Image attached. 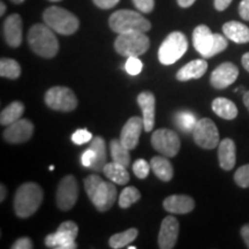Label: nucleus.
<instances>
[{"label": "nucleus", "instance_id": "45", "mask_svg": "<svg viewBox=\"0 0 249 249\" xmlns=\"http://www.w3.org/2000/svg\"><path fill=\"white\" fill-rule=\"evenodd\" d=\"M241 62H242V66H244L245 70L249 73V52H247V53H245L244 55H242Z\"/></svg>", "mask_w": 249, "mask_h": 249}, {"label": "nucleus", "instance_id": "36", "mask_svg": "<svg viewBox=\"0 0 249 249\" xmlns=\"http://www.w3.org/2000/svg\"><path fill=\"white\" fill-rule=\"evenodd\" d=\"M142 68L143 64L138 57H129L124 65V70L129 75H138L142 71Z\"/></svg>", "mask_w": 249, "mask_h": 249}, {"label": "nucleus", "instance_id": "39", "mask_svg": "<svg viewBox=\"0 0 249 249\" xmlns=\"http://www.w3.org/2000/svg\"><path fill=\"white\" fill-rule=\"evenodd\" d=\"M31 248H34V244L29 238H27V236L18 239V240L12 245V249H31Z\"/></svg>", "mask_w": 249, "mask_h": 249}, {"label": "nucleus", "instance_id": "43", "mask_svg": "<svg viewBox=\"0 0 249 249\" xmlns=\"http://www.w3.org/2000/svg\"><path fill=\"white\" fill-rule=\"evenodd\" d=\"M231 2L232 0H214V8H216L217 11L223 12L231 5Z\"/></svg>", "mask_w": 249, "mask_h": 249}, {"label": "nucleus", "instance_id": "5", "mask_svg": "<svg viewBox=\"0 0 249 249\" xmlns=\"http://www.w3.org/2000/svg\"><path fill=\"white\" fill-rule=\"evenodd\" d=\"M110 28L117 34L142 31L147 33L150 30L151 23L142 14L129 9H120L114 12L108 18Z\"/></svg>", "mask_w": 249, "mask_h": 249}, {"label": "nucleus", "instance_id": "1", "mask_svg": "<svg viewBox=\"0 0 249 249\" xmlns=\"http://www.w3.org/2000/svg\"><path fill=\"white\" fill-rule=\"evenodd\" d=\"M85 189L90 201L101 213L110 210L117 198V188L112 182L103 180L97 174H91L85 180Z\"/></svg>", "mask_w": 249, "mask_h": 249}, {"label": "nucleus", "instance_id": "51", "mask_svg": "<svg viewBox=\"0 0 249 249\" xmlns=\"http://www.w3.org/2000/svg\"><path fill=\"white\" fill-rule=\"evenodd\" d=\"M128 249H136V247L135 246H128V247H127Z\"/></svg>", "mask_w": 249, "mask_h": 249}, {"label": "nucleus", "instance_id": "50", "mask_svg": "<svg viewBox=\"0 0 249 249\" xmlns=\"http://www.w3.org/2000/svg\"><path fill=\"white\" fill-rule=\"evenodd\" d=\"M12 2H14V4H21V2H23L24 0H11Z\"/></svg>", "mask_w": 249, "mask_h": 249}, {"label": "nucleus", "instance_id": "25", "mask_svg": "<svg viewBox=\"0 0 249 249\" xmlns=\"http://www.w3.org/2000/svg\"><path fill=\"white\" fill-rule=\"evenodd\" d=\"M126 169L127 167H124V165L112 161V163H107L104 169H103V172L112 182L124 186L127 185L130 179L129 173L127 172Z\"/></svg>", "mask_w": 249, "mask_h": 249}, {"label": "nucleus", "instance_id": "2", "mask_svg": "<svg viewBox=\"0 0 249 249\" xmlns=\"http://www.w3.org/2000/svg\"><path fill=\"white\" fill-rule=\"evenodd\" d=\"M28 43L30 49L42 58H53L58 53V39L48 24L37 23L31 27L28 33Z\"/></svg>", "mask_w": 249, "mask_h": 249}, {"label": "nucleus", "instance_id": "33", "mask_svg": "<svg viewBox=\"0 0 249 249\" xmlns=\"http://www.w3.org/2000/svg\"><path fill=\"white\" fill-rule=\"evenodd\" d=\"M176 121L178 127L182 130V132L189 133L193 132L196 123H197V119H196V117L192 113V112L181 111L177 114Z\"/></svg>", "mask_w": 249, "mask_h": 249}, {"label": "nucleus", "instance_id": "32", "mask_svg": "<svg viewBox=\"0 0 249 249\" xmlns=\"http://www.w3.org/2000/svg\"><path fill=\"white\" fill-rule=\"evenodd\" d=\"M141 198V193L135 187H126L119 196V205L123 209H127Z\"/></svg>", "mask_w": 249, "mask_h": 249}, {"label": "nucleus", "instance_id": "40", "mask_svg": "<svg viewBox=\"0 0 249 249\" xmlns=\"http://www.w3.org/2000/svg\"><path fill=\"white\" fill-rule=\"evenodd\" d=\"M93 160H95V152H93L92 149L88 148L87 150L83 152L82 156H81V163H82L83 166L90 167V165L92 164Z\"/></svg>", "mask_w": 249, "mask_h": 249}, {"label": "nucleus", "instance_id": "37", "mask_svg": "<svg viewBox=\"0 0 249 249\" xmlns=\"http://www.w3.org/2000/svg\"><path fill=\"white\" fill-rule=\"evenodd\" d=\"M92 140V134L87 129H77L75 133L71 135V141L77 145L85 144L87 142H90Z\"/></svg>", "mask_w": 249, "mask_h": 249}, {"label": "nucleus", "instance_id": "27", "mask_svg": "<svg viewBox=\"0 0 249 249\" xmlns=\"http://www.w3.org/2000/svg\"><path fill=\"white\" fill-rule=\"evenodd\" d=\"M151 170L161 181H170L173 178V166L171 161L161 156H155L150 160Z\"/></svg>", "mask_w": 249, "mask_h": 249}, {"label": "nucleus", "instance_id": "26", "mask_svg": "<svg viewBox=\"0 0 249 249\" xmlns=\"http://www.w3.org/2000/svg\"><path fill=\"white\" fill-rule=\"evenodd\" d=\"M213 111L217 114L218 117L223 118L226 120H233L238 116V108L236 105L230 99L224 97H218L213 99L211 104Z\"/></svg>", "mask_w": 249, "mask_h": 249}, {"label": "nucleus", "instance_id": "35", "mask_svg": "<svg viewBox=\"0 0 249 249\" xmlns=\"http://www.w3.org/2000/svg\"><path fill=\"white\" fill-rule=\"evenodd\" d=\"M151 165L148 163L145 160H138L134 161L133 164V171L134 174L138 177L139 179H145L149 176L150 172Z\"/></svg>", "mask_w": 249, "mask_h": 249}, {"label": "nucleus", "instance_id": "44", "mask_svg": "<svg viewBox=\"0 0 249 249\" xmlns=\"http://www.w3.org/2000/svg\"><path fill=\"white\" fill-rule=\"evenodd\" d=\"M241 236H242V240H244L246 247L249 248V224H246L241 227Z\"/></svg>", "mask_w": 249, "mask_h": 249}, {"label": "nucleus", "instance_id": "13", "mask_svg": "<svg viewBox=\"0 0 249 249\" xmlns=\"http://www.w3.org/2000/svg\"><path fill=\"white\" fill-rule=\"evenodd\" d=\"M79 197V187L73 176H66L60 180L57 189V205L62 211L71 210Z\"/></svg>", "mask_w": 249, "mask_h": 249}, {"label": "nucleus", "instance_id": "52", "mask_svg": "<svg viewBox=\"0 0 249 249\" xmlns=\"http://www.w3.org/2000/svg\"><path fill=\"white\" fill-rule=\"evenodd\" d=\"M50 1H60V0H50Z\"/></svg>", "mask_w": 249, "mask_h": 249}, {"label": "nucleus", "instance_id": "38", "mask_svg": "<svg viewBox=\"0 0 249 249\" xmlns=\"http://www.w3.org/2000/svg\"><path fill=\"white\" fill-rule=\"evenodd\" d=\"M133 2L142 13H150L155 7V0H133Z\"/></svg>", "mask_w": 249, "mask_h": 249}, {"label": "nucleus", "instance_id": "48", "mask_svg": "<svg viewBox=\"0 0 249 249\" xmlns=\"http://www.w3.org/2000/svg\"><path fill=\"white\" fill-rule=\"evenodd\" d=\"M244 104L245 107H247V110L249 111V90L244 93Z\"/></svg>", "mask_w": 249, "mask_h": 249}, {"label": "nucleus", "instance_id": "3", "mask_svg": "<svg viewBox=\"0 0 249 249\" xmlns=\"http://www.w3.org/2000/svg\"><path fill=\"white\" fill-rule=\"evenodd\" d=\"M43 195V189L35 182L21 185L14 198V211L17 216L20 218L33 216L42 204Z\"/></svg>", "mask_w": 249, "mask_h": 249}, {"label": "nucleus", "instance_id": "4", "mask_svg": "<svg viewBox=\"0 0 249 249\" xmlns=\"http://www.w3.org/2000/svg\"><path fill=\"white\" fill-rule=\"evenodd\" d=\"M193 45L203 58H213L227 48V39L220 34H213L209 27L201 24L193 31Z\"/></svg>", "mask_w": 249, "mask_h": 249}, {"label": "nucleus", "instance_id": "18", "mask_svg": "<svg viewBox=\"0 0 249 249\" xmlns=\"http://www.w3.org/2000/svg\"><path fill=\"white\" fill-rule=\"evenodd\" d=\"M4 36L11 48H18L22 42V20L18 14H12L4 22Z\"/></svg>", "mask_w": 249, "mask_h": 249}, {"label": "nucleus", "instance_id": "46", "mask_svg": "<svg viewBox=\"0 0 249 249\" xmlns=\"http://www.w3.org/2000/svg\"><path fill=\"white\" fill-rule=\"evenodd\" d=\"M196 0H178V4L180 7L187 8V7H191V6L194 4Z\"/></svg>", "mask_w": 249, "mask_h": 249}, {"label": "nucleus", "instance_id": "15", "mask_svg": "<svg viewBox=\"0 0 249 249\" xmlns=\"http://www.w3.org/2000/svg\"><path fill=\"white\" fill-rule=\"evenodd\" d=\"M34 134V124L28 119H18L8 124L2 133V138L9 143H23L31 139Z\"/></svg>", "mask_w": 249, "mask_h": 249}, {"label": "nucleus", "instance_id": "11", "mask_svg": "<svg viewBox=\"0 0 249 249\" xmlns=\"http://www.w3.org/2000/svg\"><path fill=\"white\" fill-rule=\"evenodd\" d=\"M193 138L198 147L203 149H214L219 144V133L216 124L209 118H202L197 120L194 129Z\"/></svg>", "mask_w": 249, "mask_h": 249}, {"label": "nucleus", "instance_id": "29", "mask_svg": "<svg viewBox=\"0 0 249 249\" xmlns=\"http://www.w3.org/2000/svg\"><path fill=\"white\" fill-rule=\"evenodd\" d=\"M110 150L113 161L118 164L124 165V167H128L130 164V154L129 149L124 147V143L120 141V139H114L110 142Z\"/></svg>", "mask_w": 249, "mask_h": 249}, {"label": "nucleus", "instance_id": "41", "mask_svg": "<svg viewBox=\"0 0 249 249\" xmlns=\"http://www.w3.org/2000/svg\"><path fill=\"white\" fill-rule=\"evenodd\" d=\"M93 4L102 9H110L114 7L120 0H92Z\"/></svg>", "mask_w": 249, "mask_h": 249}, {"label": "nucleus", "instance_id": "17", "mask_svg": "<svg viewBox=\"0 0 249 249\" xmlns=\"http://www.w3.org/2000/svg\"><path fill=\"white\" fill-rule=\"evenodd\" d=\"M179 235V222L176 217H165L161 222L158 246L160 249H172L177 244Z\"/></svg>", "mask_w": 249, "mask_h": 249}, {"label": "nucleus", "instance_id": "9", "mask_svg": "<svg viewBox=\"0 0 249 249\" xmlns=\"http://www.w3.org/2000/svg\"><path fill=\"white\" fill-rule=\"evenodd\" d=\"M79 234V227L71 220L60 224L57 232L46 235L45 246L52 249H75V239Z\"/></svg>", "mask_w": 249, "mask_h": 249}, {"label": "nucleus", "instance_id": "20", "mask_svg": "<svg viewBox=\"0 0 249 249\" xmlns=\"http://www.w3.org/2000/svg\"><path fill=\"white\" fill-rule=\"evenodd\" d=\"M164 209L170 213L185 214L194 210L195 202L191 196L187 195H171L163 202Z\"/></svg>", "mask_w": 249, "mask_h": 249}, {"label": "nucleus", "instance_id": "16", "mask_svg": "<svg viewBox=\"0 0 249 249\" xmlns=\"http://www.w3.org/2000/svg\"><path fill=\"white\" fill-rule=\"evenodd\" d=\"M144 129V121L143 118L133 117L124 124V126L121 129L120 141L124 143V147H127L129 150H133L138 147L140 135L142 130Z\"/></svg>", "mask_w": 249, "mask_h": 249}, {"label": "nucleus", "instance_id": "12", "mask_svg": "<svg viewBox=\"0 0 249 249\" xmlns=\"http://www.w3.org/2000/svg\"><path fill=\"white\" fill-rule=\"evenodd\" d=\"M151 144L155 150L160 152L165 157H174L181 147L178 134L166 128L154 132L151 136Z\"/></svg>", "mask_w": 249, "mask_h": 249}, {"label": "nucleus", "instance_id": "24", "mask_svg": "<svg viewBox=\"0 0 249 249\" xmlns=\"http://www.w3.org/2000/svg\"><path fill=\"white\" fill-rule=\"evenodd\" d=\"M90 149H92L95 152V160H93L92 164L90 165L89 169L92 171H103L104 166L107 165V147H105L104 139L101 136L92 139L89 145Z\"/></svg>", "mask_w": 249, "mask_h": 249}, {"label": "nucleus", "instance_id": "34", "mask_svg": "<svg viewBox=\"0 0 249 249\" xmlns=\"http://www.w3.org/2000/svg\"><path fill=\"white\" fill-rule=\"evenodd\" d=\"M234 181L241 188H249V164L244 165L235 171Z\"/></svg>", "mask_w": 249, "mask_h": 249}, {"label": "nucleus", "instance_id": "21", "mask_svg": "<svg viewBox=\"0 0 249 249\" xmlns=\"http://www.w3.org/2000/svg\"><path fill=\"white\" fill-rule=\"evenodd\" d=\"M218 160L223 170L230 171L234 167L236 161L235 143L231 139H224L218 144Z\"/></svg>", "mask_w": 249, "mask_h": 249}, {"label": "nucleus", "instance_id": "10", "mask_svg": "<svg viewBox=\"0 0 249 249\" xmlns=\"http://www.w3.org/2000/svg\"><path fill=\"white\" fill-rule=\"evenodd\" d=\"M44 102L50 108L61 112H71L77 107V98L73 90L67 87H52L45 92Z\"/></svg>", "mask_w": 249, "mask_h": 249}, {"label": "nucleus", "instance_id": "42", "mask_svg": "<svg viewBox=\"0 0 249 249\" xmlns=\"http://www.w3.org/2000/svg\"><path fill=\"white\" fill-rule=\"evenodd\" d=\"M239 15L245 21H249V0H242L239 5Z\"/></svg>", "mask_w": 249, "mask_h": 249}, {"label": "nucleus", "instance_id": "31", "mask_svg": "<svg viewBox=\"0 0 249 249\" xmlns=\"http://www.w3.org/2000/svg\"><path fill=\"white\" fill-rule=\"evenodd\" d=\"M21 75V67L14 59L2 58L0 60V76L15 80Z\"/></svg>", "mask_w": 249, "mask_h": 249}, {"label": "nucleus", "instance_id": "8", "mask_svg": "<svg viewBox=\"0 0 249 249\" xmlns=\"http://www.w3.org/2000/svg\"><path fill=\"white\" fill-rule=\"evenodd\" d=\"M188 49V40L187 37L180 31H173L161 43L158 59L163 65H172L177 62Z\"/></svg>", "mask_w": 249, "mask_h": 249}, {"label": "nucleus", "instance_id": "30", "mask_svg": "<svg viewBox=\"0 0 249 249\" xmlns=\"http://www.w3.org/2000/svg\"><path fill=\"white\" fill-rule=\"evenodd\" d=\"M138 233L139 232L136 229H129L127 231L117 233V234H113L111 236L110 240H108V245L113 249L128 247V245L132 244L138 238Z\"/></svg>", "mask_w": 249, "mask_h": 249}, {"label": "nucleus", "instance_id": "7", "mask_svg": "<svg viewBox=\"0 0 249 249\" xmlns=\"http://www.w3.org/2000/svg\"><path fill=\"white\" fill-rule=\"evenodd\" d=\"M150 46L149 37L142 31L119 34L114 42V49L124 57H140L148 51Z\"/></svg>", "mask_w": 249, "mask_h": 249}, {"label": "nucleus", "instance_id": "23", "mask_svg": "<svg viewBox=\"0 0 249 249\" xmlns=\"http://www.w3.org/2000/svg\"><path fill=\"white\" fill-rule=\"evenodd\" d=\"M223 33L226 38L238 44H245L249 42V28L238 21H230L223 26Z\"/></svg>", "mask_w": 249, "mask_h": 249}, {"label": "nucleus", "instance_id": "47", "mask_svg": "<svg viewBox=\"0 0 249 249\" xmlns=\"http://www.w3.org/2000/svg\"><path fill=\"white\" fill-rule=\"evenodd\" d=\"M0 192H1V196H0V202H2L5 200L6 194H7V189H6V187L2 185V183H1V186H0Z\"/></svg>", "mask_w": 249, "mask_h": 249}, {"label": "nucleus", "instance_id": "49", "mask_svg": "<svg viewBox=\"0 0 249 249\" xmlns=\"http://www.w3.org/2000/svg\"><path fill=\"white\" fill-rule=\"evenodd\" d=\"M0 8H1V11H0V15H4L5 11H6V6L4 2H0Z\"/></svg>", "mask_w": 249, "mask_h": 249}, {"label": "nucleus", "instance_id": "22", "mask_svg": "<svg viewBox=\"0 0 249 249\" xmlns=\"http://www.w3.org/2000/svg\"><path fill=\"white\" fill-rule=\"evenodd\" d=\"M208 70V62L203 59H196L181 67L177 73V80L189 81L197 80L205 74Z\"/></svg>", "mask_w": 249, "mask_h": 249}, {"label": "nucleus", "instance_id": "14", "mask_svg": "<svg viewBox=\"0 0 249 249\" xmlns=\"http://www.w3.org/2000/svg\"><path fill=\"white\" fill-rule=\"evenodd\" d=\"M239 76V70L232 62H223L216 67L210 76V83L216 89H225L235 82Z\"/></svg>", "mask_w": 249, "mask_h": 249}, {"label": "nucleus", "instance_id": "28", "mask_svg": "<svg viewBox=\"0 0 249 249\" xmlns=\"http://www.w3.org/2000/svg\"><path fill=\"white\" fill-rule=\"evenodd\" d=\"M24 113V105L21 102H13L8 105L7 107H5L4 110L0 113V124H4V126H8V124L15 123L18 119H21V117Z\"/></svg>", "mask_w": 249, "mask_h": 249}, {"label": "nucleus", "instance_id": "19", "mask_svg": "<svg viewBox=\"0 0 249 249\" xmlns=\"http://www.w3.org/2000/svg\"><path fill=\"white\" fill-rule=\"evenodd\" d=\"M138 104L141 107L144 121V130L151 132L155 126V111L156 99L154 93L150 91H143L138 96Z\"/></svg>", "mask_w": 249, "mask_h": 249}, {"label": "nucleus", "instance_id": "6", "mask_svg": "<svg viewBox=\"0 0 249 249\" xmlns=\"http://www.w3.org/2000/svg\"><path fill=\"white\" fill-rule=\"evenodd\" d=\"M43 20L52 30L61 35H73L80 27V21L75 15L58 6L46 8L43 13Z\"/></svg>", "mask_w": 249, "mask_h": 249}]
</instances>
